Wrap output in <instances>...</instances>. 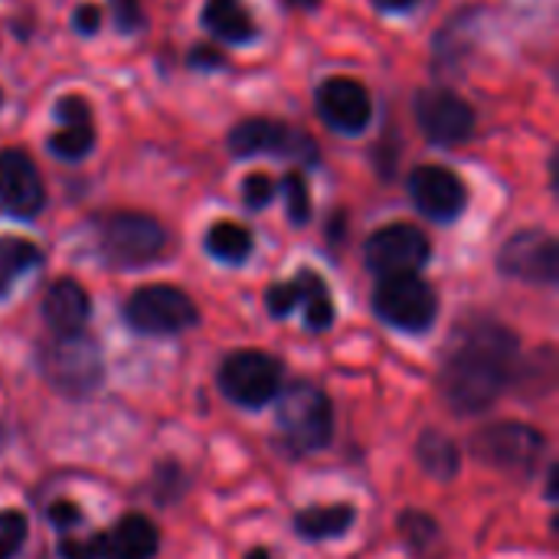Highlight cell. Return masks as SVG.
<instances>
[{"label": "cell", "instance_id": "cell-5", "mask_svg": "<svg viewBox=\"0 0 559 559\" xmlns=\"http://www.w3.org/2000/svg\"><path fill=\"white\" fill-rule=\"evenodd\" d=\"M373 311L396 331L419 334L432 328L439 314V298L432 285H426L419 275H393L383 278L373 292Z\"/></svg>", "mask_w": 559, "mask_h": 559}, {"label": "cell", "instance_id": "cell-12", "mask_svg": "<svg viewBox=\"0 0 559 559\" xmlns=\"http://www.w3.org/2000/svg\"><path fill=\"white\" fill-rule=\"evenodd\" d=\"M265 308L272 318H288L295 308L305 311V324L311 331H328L331 321H334V301H331V288L328 282L311 272V269H301L292 282H282V285H272L265 292Z\"/></svg>", "mask_w": 559, "mask_h": 559}, {"label": "cell", "instance_id": "cell-19", "mask_svg": "<svg viewBox=\"0 0 559 559\" xmlns=\"http://www.w3.org/2000/svg\"><path fill=\"white\" fill-rule=\"evenodd\" d=\"M157 547V527L141 514H128L108 534H102V559H151Z\"/></svg>", "mask_w": 559, "mask_h": 559}, {"label": "cell", "instance_id": "cell-10", "mask_svg": "<svg viewBox=\"0 0 559 559\" xmlns=\"http://www.w3.org/2000/svg\"><path fill=\"white\" fill-rule=\"evenodd\" d=\"M229 151L236 157H255V154H275V157H298L314 164L318 160V144L288 128L285 121L275 118H246L229 131Z\"/></svg>", "mask_w": 559, "mask_h": 559}, {"label": "cell", "instance_id": "cell-3", "mask_svg": "<svg viewBox=\"0 0 559 559\" xmlns=\"http://www.w3.org/2000/svg\"><path fill=\"white\" fill-rule=\"evenodd\" d=\"M98 246L108 265L115 269H141L151 265L164 246L167 233L154 216L144 213H111L98 226Z\"/></svg>", "mask_w": 559, "mask_h": 559}, {"label": "cell", "instance_id": "cell-23", "mask_svg": "<svg viewBox=\"0 0 559 559\" xmlns=\"http://www.w3.org/2000/svg\"><path fill=\"white\" fill-rule=\"evenodd\" d=\"M39 262H43V252L36 242L16 239V236H0V298L16 285L20 275H26Z\"/></svg>", "mask_w": 559, "mask_h": 559}, {"label": "cell", "instance_id": "cell-25", "mask_svg": "<svg viewBox=\"0 0 559 559\" xmlns=\"http://www.w3.org/2000/svg\"><path fill=\"white\" fill-rule=\"evenodd\" d=\"M26 544V518L20 511L0 514V559H13Z\"/></svg>", "mask_w": 559, "mask_h": 559}, {"label": "cell", "instance_id": "cell-2", "mask_svg": "<svg viewBox=\"0 0 559 559\" xmlns=\"http://www.w3.org/2000/svg\"><path fill=\"white\" fill-rule=\"evenodd\" d=\"M278 429L295 455L321 452L334 432V409L328 393L308 380L292 383L278 403Z\"/></svg>", "mask_w": 559, "mask_h": 559}, {"label": "cell", "instance_id": "cell-15", "mask_svg": "<svg viewBox=\"0 0 559 559\" xmlns=\"http://www.w3.org/2000/svg\"><path fill=\"white\" fill-rule=\"evenodd\" d=\"M0 206L20 219H33L46 206L43 177L29 154H23L20 147L0 151Z\"/></svg>", "mask_w": 559, "mask_h": 559}, {"label": "cell", "instance_id": "cell-21", "mask_svg": "<svg viewBox=\"0 0 559 559\" xmlns=\"http://www.w3.org/2000/svg\"><path fill=\"white\" fill-rule=\"evenodd\" d=\"M357 521V511L354 504H314L308 511H301L295 518V531L305 537V540H334V537H344Z\"/></svg>", "mask_w": 559, "mask_h": 559}, {"label": "cell", "instance_id": "cell-24", "mask_svg": "<svg viewBox=\"0 0 559 559\" xmlns=\"http://www.w3.org/2000/svg\"><path fill=\"white\" fill-rule=\"evenodd\" d=\"M419 462L439 481H449L452 475H459V449L442 432H426L419 439Z\"/></svg>", "mask_w": 559, "mask_h": 559}, {"label": "cell", "instance_id": "cell-31", "mask_svg": "<svg viewBox=\"0 0 559 559\" xmlns=\"http://www.w3.org/2000/svg\"><path fill=\"white\" fill-rule=\"evenodd\" d=\"M98 26H102V10L98 7H79L75 10V29L79 33H98Z\"/></svg>", "mask_w": 559, "mask_h": 559}, {"label": "cell", "instance_id": "cell-27", "mask_svg": "<svg viewBox=\"0 0 559 559\" xmlns=\"http://www.w3.org/2000/svg\"><path fill=\"white\" fill-rule=\"evenodd\" d=\"M272 197H275V180H272L269 174H249V177H246V183H242V200H246V206L262 210V206L272 203Z\"/></svg>", "mask_w": 559, "mask_h": 559}, {"label": "cell", "instance_id": "cell-36", "mask_svg": "<svg viewBox=\"0 0 559 559\" xmlns=\"http://www.w3.org/2000/svg\"><path fill=\"white\" fill-rule=\"evenodd\" d=\"M0 105H3V92H0Z\"/></svg>", "mask_w": 559, "mask_h": 559}, {"label": "cell", "instance_id": "cell-13", "mask_svg": "<svg viewBox=\"0 0 559 559\" xmlns=\"http://www.w3.org/2000/svg\"><path fill=\"white\" fill-rule=\"evenodd\" d=\"M498 265L504 275L534 282V285H550L557 282L559 272V249L557 239L540 229H521L501 246Z\"/></svg>", "mask_w": 559, "mask_h": 559}, {"label": "cell", "instance_id": "cell-22", "mask_svg": "<svg viewBox=\"0 0 559 559\" xmlns=\"http://www.w3.org/2000/svg\"><path fill=\"white\" fill-rule=\"evenodd\" d=\"M206 252L213 259H219V262L239 265L252 252V233L242 223H233V219L213 223L210 233H206Z\"/></svg>", "mask_w": 559, "mask_h": 559}, {"label": "cell", "instance_id": "cell-6", "mask_svg": "<svg viewBox=\"0 0 559 559\" xmlns=\"http://www.w3.org/2000/svg\"><path fill=\"white\" fill-rule=\"evenodd\" d=\"M124 318L134 331L164 337V334H180L193 328L200 321V311L193 298L174 285H144L128 298Z\"/></svg>", "mask_w": 559, "mask_h": 559}, {"label": "cell", "instance_id": "cell-28", "mask_svg": "<svg viewBox=\"0 0 559 559\" xmlns=\"http://www.w3.org/2000/svg\"><path fill=\"white\" fill-rule=\"evenodd\" d=\"M59 557L62 559H102V534L95 537H62L59 540Z\"/></svg>", "mask_w": 559, "mask_h": 559}, {"label": "cell", "instance_id": "cell-1", "mask_svg": "<svg viewBox=\"0 0 559 559\" xmlns=\"http://www.w3.org/2000/svg\"><path fill=\"white\" fill-rule=\"evenodd\" d=\"M518 360V337L498 321L462 324L445 350L442 393L459 416L488 409L511 383Z\"/></svg>", "mask_w": 559, "mask_h": 559}, {"label": "cell", "instance_id": "cell-7", "mask_svg": "<svg viewBox=\"0 0 559 559\" xmlns=\"http://www.w3.org/2000/svg\"><path fill=\"white\" fill-rule=\"evenodd\" d=\"M544 449H547L544 436L524 423H498V426L481 429L472 439V452L478 455V462H485L498 472H508V475L534 472Z\"/></svg>", "mask_w": 559, "mask_h": 559}, {"label": "cell", "instance_id": "cell-17", "mask_svg": "<svg viewBox=\"0 0 559 559\" xmlns=\"http://www.w3.org/2000/svg\"><path fill=\"white\" fill-rule=\"evenodd\" d=\"M62 128L49 138V151L66 160H79L95 147V118L92 105L82 95H62L56 105Z\"/></svg>", "mask_w": 559, "mask_h": 559}, {"label": "cell", "instance_id": "cell-4", "mask_svg": "<svg viewBox=\"0 0 559 559\" xmlns=\"http://www.w3.org/2000/svg\"><path fill=\"white\" fill-rule=\"evenodd\" d=\"M216 383L229 403L246 409H262L278 396L282 364L265 350H236L219 364Z\"/></svg>", "mask_w": 559, "mask_h": 559}, {"label": "cell", "instance_id": "cell-29", "mask_svg": "<svg viewBox=\"0 0 559 559\" xmlns=\"http://www.w3.org/2000/svg\"><path fill=\"white\" fill-rule=\"evenodd\" d=\"M111 13H115V26L121 33H134L144 26V7L141 0H111Z\"/></svg>", "mask_w": 559, "mask_h": 559}, {"label": "cell", "instance_id": "cell-33", "mask_svg": "<svg viewBox=\"0 0 559 559\" xmlns=\"http://www.w3.org/2000/svg\"><path fill=\"white\" fill-rule=\"evenodd\" d=\"M373 3H377L380 10H393V13H396V10H409L416 0H373Z\"/></svg>", "mask_w": 559, "mask_h": 559}, {"label": "cell", "instance_id": "cell-11", "mask_svg": "<svg viewBox=\"0 0 559 559\" xmlns=\"http://www.w3.org/2000/svg\"><path fill=\"white\" fill-rule=\"evenodd\" d=\"M416 121L432 144L455 147L475 134L472 105L449 88H423L416 95Z\"/></svg>", "mask_w": 559, "mask_h": 559}, {"label": "cell", "instance_id": "cell-18", "mask_svg": "<svg viewBox=\"0 0 559 559\" xmlns=\"http://www.w3.org/2000/svg\"><path fill=\"white\" fill-rule=\"evenodd\" d=\"M92 311V301L85 295V288L72 278H59L49 285L46 298H43V318L52 328L56 337H69V334H82V324Z\"/></svg>", "mask_w": 559, "mask_h": 559}, {"label": "cell", "instance_id": "cell-30", "mask_svg": "<svg viewBox=\"0 0 559 559\" xmlns=\"http://www.w3.org/2000/svg\"><path fill=\"white\" fill-rule=\"evenodd\" d=\"M49 521H52L62 534H69V531L79 524V508H75L72 501H56V504L49 508Z\"/></svg>", "mask_w": 559, "mask_h": 559}, {"label": "cell", "instance_id": "cell-14", "mask_svg": "<svg viewBox=\"0 0 559 559\" xmlns=\"http://www.w3.org/2000/svg\"><path fill=\"white\" fill-rule=\"evenodd\" d=\"M409 197L419 206V213H426L436 223H452L465 213L468 203V187L459 174H452L449 167L439 164H426L416 167L409 174Z\"/></svg>", "mask_w": 559, "mask_h": 559}, {"label": "cell", "instance_id": "cell-32", "mask_svg": "<svg viewBox=\"0 0 559 559\" xmlns=\"http://www.w3.org/2000/svg\"><path fill=\"white\" fill-rule=\"evenodd\" d=\"M190 62H193V66H206V69H213V66H223V52H219V49H213V46H197V49L190 52Z\"/></svg>", "mask_w": 559, "mask_h": 559}, {"label": "cell", "instance_id": "cell-16", "mask_svg": "<svg viewBox=\"0 0 559 559\" xmlns=\"http://www.w3.org/2000/svg\"><path fill=\"white\" fill-rule=\"evenodd\" d=\"M318 111L334 131L360 134L373 118V98L357 79L334 75L318 88Z\"/></svg>", "mask_w": 559, "mask_h": 559}, {"label": "cell", "instance_id": "cell-9", "mask_svg": "<svg viewBox=\"0 0 559 559\" xmlns=\"http://www.w3.org/2000/svg\"><path fill=\"white\" fill-rule=\"evenodd\" d=\"M364 255L370 272H377L380 278H393V275H416L429 262L432 246L419 226L390 223L367 239Z\"/></svg>", "mask_w": 559, "mask_h": 559}, {"label": "cell", "instance_id": "cell-20", "mask_svg": "<svg viewBox=\"0 0 559 559\" xmlns=\"http://www.w3.org/2000/svg\"><path fill=\"white\" fill-rule=\"evenodd\" d=\"M203 23L213 36H219L226 43H249L259 33L255 20L242 0H206Z\"/></svg>", "mask_w": 559, "mask_h": 559}, {"label": "cell", "instance_id": "cell-26", "mask_svg": "<svg viewBox=\"0 0 559 559\" xmlns=\"http://www.w3.org/2000/svg\"><path fill=\"white\" fill-rule=\"evenodd\" d=\"M285 197H288V219L295 226H305L311 216V197H308V183L298 170H292L285 177Z\"/></svg>", "mask_w": 559, "mask_h": 559}, {"label": "cell", "instance_id": "cell-8", "mask_svg": "<svg viewBox=\"0 0 559 559\" xmlns=\"http://www.w3.org/2000/svg\"><path fill=\"white\" fill-rule=\"evenodd\" d=\"M43 373L59 393L85 396L102 383V354L95 341L82 334H69L43 350Z\"/></svg>", "mask_w": 559, "mask_h": 559}, {"label": "cell", "instance_id": "cell-34", "mask_svg": "<svg viewBox=\"0 0 559 559\" xmlns=\"http://www.w3.org/2000/svg\"><path fill=\"white\" fill-rule=\"evenodd\" d=\"M288 7H318V0H285Z\"/></svg>", "mask_w": 559, "mask_h": 559}, {"label": "cell", "instance_id": "cell-35", "mask_svg": "<svg viewBox=\"0 0 559 559\" xmlns=\"http://www.w3.org/2000/svg\"><path fill=\"white\" fill-rule=\"evenodd\" d=\"M246 559H272V557H269L265 550H252V554H249V557H246Z\"/></svg>", "mask_w": 559, "mask_h": 559}]
</instances>
